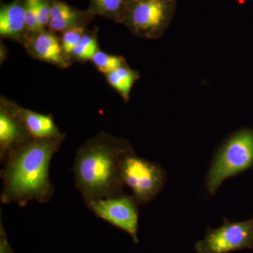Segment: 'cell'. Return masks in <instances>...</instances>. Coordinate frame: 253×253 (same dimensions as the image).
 <instances>
[{
  "label": "cell",
  "mask_w": 253,
  "mask_h": 253,
  "mask_svg": "<svg viewBox=\"0 0 253 253\" xmlns=\"http://www.w3.org/2000/svg\"><path fill=\"white\" fill-rule=\"evenodd\" d=\"M64 138L62 134L33 139L4 160L1 170L2 204L16 203L24 207L32 201L46 204L52 199L55 189L49 178L50 163Z\"/></svg>",
  "instance_id": "cell-1"
},
{
  "label": "cell",
  "mask_w": 253,
  "mask_h": 253,
  "mask_svg": "<svg viewBox=\"0 0 253 253\" xmlns=\"http://www.w3.org/2000/svg\"><path fill=\"white\" fill-rule=\"evenodd\" d=\"M132 151L129 141L104 131L78 149L73 167L75 185L86 204L124 194L121 163Z\"/></svg>",
  "instance_id": "cell-2"
},
{
  "label": "cell",
  "mask_w": 253,
  "mask_h": 253,
  "mask_svg": "<svg viewBox=\"0 0 253 253\" xmlns=\"http://www.w3.org/2000/svg\"><path fill=\"white\" fill-rule=\"evenodd\" d=\"M253 166V130L236 131L221 145L213 158L206 178V188L215 194L228 178L238 175Z\"/></svg>",
  "instance_id": "cell-3"
},
{
  "label": "cell",
  "mask_w": 253,
  "mask_h": 253,
  "mask_svg": "<svg viewBox=\"0 0 253 253\" xmlns=\"http://www.w3.org/2000/svg\"><path fill=\"white\" fill-rule=\"evenodd\" d=\"M175 0H126L122 22L133 34L146 39H157L166 31Z\"/></svg>",
  "instance_id": "cell-4"
},
{
  "label": "cell",
  "mask_w": 253,
  "mask_h": 253,
  "mask_svg": "<svg viewBox=\"0 0 253 253\" xmlns=\"http://www.w3.org/2000/svg\"><path fill=\"white\" fill-rule=\"evenodd\" d=\"M124 185L129 186L139 206L154 201L164 187L166 172L162 166L129 153L123 158L121 167Z\"/></svg>",
  "instance_id": "cell-5"
},
{
  "label": "cell",
  "mask_w": 253,
  "mask_h": 253,
  "mask_svg": "<svg viewBox=\"0 0 253 253\" xmlns=\"http://www.w3.org/2000/svg\"><path fill=\"white\" fill-rule=\"evenodd\" d=\"M245 249H253V217L232 222L224 218L222 225L208 228L204 239L195 244L197 253H229Z\"/></svg>",
  "instance_id": "cell-6"
},
{
  "label": "cell",
  "mask_w": 253,
  "mask_h": 253,
  "mask_svg": "<svg viewBox=\"0 0 253 253\" xmlns=\"http://www.w3.org/2000/svg\"><path fill=\"white\" fill-rule=\"evenodd\" d=\"M86 205L96 217L125 231L132 238L134 244H139V205L132 196L123 194L117 197L90 201Z\"/></svg>",
  "instance_id": "cell-7"
},
{
  "label": "cell",
  "mask_w": 253,
  "mask_h": 253,
  "mask_svg": "<svg viewBox=\"0 0 253 253\" xmlns=\"http://www.w3.org/2000/svg\"><path fill=\"white\" fill-rule=\"evenodd\" d=\"M33 138L14 106H1L0 111V161L4 162L10 154L24 146Z\"/></svg>",
  "instance_id": "cell-8"
},
{
  "label": "cell",
  "mask_w": 253,
  "mask_h": 253,
  "mask_svg": "<svg viewBox=\"0 0 253 253\" xmlns=\"http://www.w3.org/2000/svg\"><path fill=\"white\" fill-rule=\"evenodd\" d=\"M92 16L89 11H80L64 1L51 0V15L48 26L51 31L63 33L75 26H84Z\"/></svg>",
  "instance_id": "cell-9"
},
{
  "label": "cell",
  "mask_w": 253,
  "mask_h": 253,
  "mask_svg": "<svg viewBox=\"0 0 253 253\" xmlns=\"http://www.w3.org/2000/svg\"><path fill=\"white\" fill-rule=\"evenodd\" d=\"M15 109L33 139H51L62 135L49 115L41 114L17 106H15Z\"/></svg>",
  "instance_id": "cell-10"
},
{
  "label": "cell",
  "mask_w": 253,
  "mask_h": 253,
  "mask_svg": "<svg viewBox=\"0 0 253 253\" xmlns=\"http://www.w3.org/2000/svg\"><path fill=\"white\" fill-rule=\"evenodd\" d=\"M26 30L25 0H14L0 9V35L16 38Z\"/></svg>",
  "instance_id": "cell-11"
},
{
  "label": "cell",
  "mask_w": 253,
  "mask_h": 253,
  "mask_svg": "<svg viewBox=\"0 0 253 253\" xmlns=\"http://www.w3.org/2000/svg\"><path fill=\"white\" fill-rule=\"evenodd\" d=\"M34 38L32 42V50L38 59L58 66H66L62 44H60L59 40L54 34L42 31L37 33Z\"/></svg>",
  "instance_id": "cell-12"
},
{
  "label": "cell",
  "mask_w": 253,
  "mask_h": 253,
  "mask_svg": "<svg viewBox=\"0 0 253 253\" xmlns=\"http://www.w3.org/2000/svg\"><path fill=\"white\" fill-rule=\"evenodd\" d=\"M106 78L110 85L121 95L125 101H127L131 90L139 76L137 72L125 64L106 75Z\"/></svg>",
  "instance_id": "cell-13"
},
{
  "label": "cell",
  "mask_w": 253,
  "mask_h": 253,
  "mask_svg": "<svg viewBox=\"0 0 253 253\" xmlns=\"http://www.w3.org/2000/svg\"><path fill=\"white\" fill-rule=\"evenodd\" d=\"M126 0H90L88 11L117 22H122Z\"/></svg>",
  "instance_id": "cell-14"
},
{
  "label": "cell",
  "mask_w": 253,
  "mask_h": 253,
  "mask_svg": "<svg viewBox=\"0 0 253 253\" xmlns=\"http://www.w3.org/2000/svg\"><path fill=\"white\" fill-rule=\"evenodd\" d=\"M91 61L100 72L106 75L126 64V61L121 56L108 54L99 50L94 55Z\"/></svg>",
  "instance_id": "cell-15"
},
{
  "label": "cell",
  "mask_w": 253,
  "mask_h": 253,
  "mask_svg": "<svg viewBox=\"0 0 253 253\" xmlns=\"http://www.w3.org/2000/svg\"><path fill=\"white\" fill-rule=\"evenodd\" d=\"M99 51L98 43L95 37L84 34L81 42L73 51V55L81 61L92 59L96 53Z\"/></svg>",
  "instance_id": "cell-16"
},
{
  "label": "cell",
  "mask_w": 253,
  "mask_h": 253,
  "mask_svg": "<svg viewBox=\"0 0 253 253\" xmlns=\"http://www.w3.org/2000/svg\"><path fill=\"white\" fill-rule=\"evenodd\" d=\"M84 34V26H75L63 32L61 44L64 53L73 54Z\"/></svg>",
  "instance_id": "cell-17"
},
{
  "label": "cell",
  "mask_w": 253,
  "mask_h": 253,
  "mask_svg": "<svg viewBox=\"0 0 253 253\" xmlns=\"http://www.w3.org/2000/svg\"><path fill=\"white\" fill-rule=\"evenodd\" d=\"M26 30L31 33H38L42 31L38 19L37 0H25Z\"/></svg>",
  "instance_id": "cell-18"
},
{
  "label": "cell",
  "mask_w": 253,
  "mask_h": 253,
  "mask_svg": "<svg viewBox=\"0 0 253 253\" xmlns=\"http://www.w3.org/2000/svg\"><path fill=\"white\" fill-rule=\"evenodd\" d=\"M38 19L41 29L44 31L49 26L51 15V0H37Z\"/></svg>",
  "instance_id": "cell-19"
},
{
  "label": "cell",
  "mask_w": 253,
  "mask_h": 253,
  "mask_svg": "<svg viewBox=\"0 0 253 253\" xmlns=\"http://www.w3.org/2000/svg\"><path fill=\"white\" fill-rule=\"evenodd\" d=\"M0 253H14L6 239L1 219L0 220Z\"/></svg>",
  "instance_id": "cell-20"
}]
</instances>
